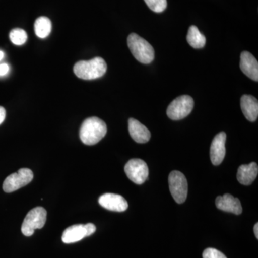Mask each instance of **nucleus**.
<instances>
[{
    "label": "nucleus",
    "mask_w": 258,
    "mask_h": 258,
    "mask_svg": "<svg viewBox=\"0 0 258 258\" xmlns=\"http://www.w3.org/2000/svg\"><path fill=\"white\" fill-rule=\"evenodd\" d=\"M107 133V126L98 117H91L83 121L80 128V139L86 145L98 144Z\"/></svg>",
    "instance_id": "1"
},
{
    "label": "nucleus",
    "mask_w": 258,
    "mask_h": 258,
    "mask_svg": "<svg viewBox=\"0 0 258 258\" xmlns=\"http://www.w3.org/2000/svg\"><path fill=\"white\" fill-rule=\"evenodd\" d=\"M106 71V61L100 57L90 60L79 61L75 64L74 68L75 75L83 80L99 79L104 76Z\"/></svg>",
    "instance_id": "2"
},
{
    "label": "nucleus",
    "mask_w": 258,
    "mask_h": 258,
    "mask_svg": "<svg viewBox=\"0 0 258 258\" xmlns=\"http://www.w3.org/2000/svg\"><path fill=\"white\" fill-rule=\"evenodd\" d=\"M127 43L132 55L139 62L149 64L154 60V50L152 45L137 34H130Z\"/></svg>",
    "instance_id": "3"
},
{
    "label": "nucleus",
    "mask_w": 258,
    "mask_h": 258,
    "mask_svg": "<svg viewBox=\"0 0 258 258\" xmlns=\"http://www.w3.org/2000/svg\"><path fill=\"white\" fill-rule=\"evenodd\" d=\"M47 220V212L42 207H37L28 212L22 225L21 231L27 237L34 234L37 229H41L45 225Z\"/></svg>",
    "instance_id": "4"
},
{
    "label": "nucleus",
    "mask_w": 258,
    "mask_h": 258,
    "mask_svg": "<svg viewBox=\"0 0 258 258\" xmlns=\"http://www.w3.org/2000/svg\"><path fill=\"white\" fill-rule=\"evenodd\" d=\"M193 108V98L191 96L184 95L178 97L171 102L168 106L166 113L171 120H181L190 114Z\"/></svg>",
    "instance_id": "5"
},
{
    "label": "nucleus",
    "mask_w": 258,
    "mask_h": 258,
    "mask_svg": "<svg viewBox=\"0 0 258 258\" xmlns=\"http://www.w3.org/2000/svg\"><path fill=\"white\" fill-rule=\"evenodd\" d=\"M170 192L176 203L182 204L187 198L188 184L186 177L179 171H171L169 176Z\"/></svg>",
    "instance_id": "6"
},
{
    "label": "nucleus",
    "mask_w": 258,
    "mask_h": 258,
    "mask_svg": "<svg viewBox=\"0 0 258 258\" xmlns=\"http://www.w3.org/2000/svg\"><path fill=\"white\" fill-rule=\"evenodd\" d=\"M33 172L28 168H23L16 173L10 174L3 183V190L7 193L13 191L26 186L33 179Z\"/></svg>",
    "instance_id": "7"
},
{
    "label": "nucleus",
    "mask_w": 258,
    "mask_h": 258,
    "mask_svg": "<svg viewBox=\"0 0 258 258\" xmlns=\"http://www.w3.org/2000/svg\"><path fill=\"white\" fill-rule=\"evenodd\" d=\"M124 170L128 179L137 184H144L149 176L147 163L142 159H131L125 164Z\"/></svg>",
    "instance_id": "8"
},
{
    "label": "nucleus",
    "mask_w": 258,
    "mask_h": 258,
    "mask_svg": "<svg viewBox=\"0 0 258 258\" xmlns=\"http://www.w3.org/2000/svg\"><path fill=\"white\" fill-rule=\"evenodd\" d=\"M96 230V226L92 223L72 225L64 230L62 233V240L64 243H74L93 235Z\"/></svg>",
    "instance_id": "9"
},
{
    "label": "nucleus",
    "mask_w": 258,
    "mask_h": 258,
    "mask_svg": "<svg viewBox=\"0 0 258 258\" xmlns=\"http://www.w3.org/2000/svg\"><path fill=\"white\" fill-rule=\"evenodd\" d=\"M98 203L103 208L113 212H124L128 207L125 198L116 194H104L100 197Z\"/></svg>",
    "instance_id": "10"
},
{
    "label": "nucleus",
    "mask_w": 258,
    "mask_h": 258,
    "mask_svg": "<svg viewBox=\"0 0 258 258\" xmlns=\"http://www.w3.org/2000/svg\"><path fill=\"white\" fill-rule=\"evenodd\" d=\"M227 136L225 132H220L215 136L210 147V158L215 166L220 165L225 159V142Z\"/></svg>",
    "instance_id": "11"
},
{
    "label": "nucleus",
    "mask_w": 258,
    "mask_h": 258,
    "mask_svg": "<svg viewBox=\"0 0 258 258\" xmlns=\"http://www.w3.org/2000/svg\"><path fill=\"white\" fill-rule=\"evenodd\" d=\"M240 69L244 75L257 82L258 62L250 52L244 51L240 55Z\"/></svg>",
    "instance_id": "12"
},
{
    "label": "nucleus",
    "mask_w": 258,
    "mask_h": 258,
    "mask_svg": "<svg viewBox=\"0 0 258 258\" xmlns=\"http://www.w3.org/2000/svg\"><path fill=\"white\" fill-rule=\"evenodd\" d=\"M215 204L217 208L222 211L230 212L237 215H240L242 212V205L239 199L234 198L230 194L217 197Z\"/></svg>",
    "instance_id": "13"
},
{
    "label": "nucleus",
    "mask_w": 258,
    "mask_h": 258,
    "mask_svg": "<svg viewBox=\"0 0 258 258\" xmlns=\"http://www.w3.org/2000/svg\"><path fill=\"white\" fill-rule=\"evenodd\" d=\"M128 132L132 138L139 144L147 143L151 138L149 129L134 118H129Z\"/></svg>",
    "instance_id": "14"
},
{
    "label": "nucleus",
    "mask_w": 258,
    "mask_h": 258,
    "mask_svg": "<svg viewBox=\"0 0 258 258\" xmlns=\"http://www.w3.org/2000/svg\"><path fill=\"white\" fill-rule=\"evenodd\" d=\"M241 109L245 118L251 122L255 121L258 116L257 98L249 95H244L240 100Z\"/></svg>",
    "instance_id": "15"
},
{
    "label": "nucleus",
    "mask_w": 258,
    "mask_h": 258,
    "mask_svg": "<svg viewBox=\"0 0 258 258\" xmlns=\"http://www.w3.org/2000/svg\"><path fill=\"white\" fill-rule=\"evenodd\" d=\"M258 174V166L255 162L243 164L237 170V178L239 182L243 185H250L255 180Z\"/></svg>",
    "instance_id": "16"
},
{
    "label": "nucleus",
    "mask_w": 258,
    "mask_h": 258,
    "mask_svg": "<svg viewBox=\"0 0 258 258\" xmlns=\"http://www.w3.org/2000/svg\"><path fill=\"white\" fill-rule=\"evenodd\" d=\"M186 40L190 46L195 49L203 48L206 44V37L195 25H191L188 30Z\"/></svg>",
    "instance_id": "17"
},
{
    "label": "nucleus",
    "mask_w": 258,
    "mask_h": 258,
    "mask_svg": "<svg viewBox=\"0 0 258 258\" xmlns=\"http://www.w3.org/2000/svg\"><path fill=\"white\" fill-rule=\"evenodd\" d=\"M52 30V23L47 17H40L35 20V35L40 38H46Z\"/></svg>",
    "instance_id": "18"
},
{
    "label": "nucleus",
    "mask_w": 258,
    "mask_h": 258,
    "mask_svg": "<svg viewBox=\"0 0 258 258\" xmlns=\"http://www.w3.org/2000/svg\"><path fill=\"white\" fill-rule=\"evenodd\" d=\"M10 39L14 45H23L28 40V35L23 29L15 28L10 32Z\"/></svg>",
    "instance_id": "19"
},
{
    "label": "nucleus",
    "mask_w": 258,
    "mask_h": 258,
    "mask_svg": "<svg viewBox=\"0 0 258 258\" xmlns=\"http://www.w3.org/2000/svg\"><path fill=\"white\" fill-rule=\"evenodd\" d=\"M149 9L154 13H160L164 12L167 7L166 0H144Z\"/></svg>",
    "instance_id": "20"
},
{
    "label": "nucleus",
    "mask_w": 258,
    "mask_h": 258,
    "mask_svg": "<svg viewBox=\"0 0 258 258\" xmlns=\"http://www.w3.org/2000/svg\"><path fill=\"white\" fill-rule=\"evenodd\" d=\"M203 258H227L225 254L215 248H207L203 252Z\"/></svg>",
    "instance_id": "21"
},
{
    "label": "nucleus",
    "mask_w": 258,
    "mask_h": 258,
    "mask_svg": "<svg viewBox=\"0 0 258 258\" xmlns=\"http://www.w3.org/2000/svg\"><path fill=\"white\" fill-rule=\"evenodd\" d=\"M10 71V66L7 63L0 64V76H6Z\"/></svg>",
    "instance_id": "22"
},
{
    "label": "nucleus",
    "mask_w": 258,
    "mask_h": 258,
    "mask_svg": "<svg viewBox=\"0 0 258 258\" xmlns=\"http://www.w3.org/2000/svg\"><path fill=\"white\" fill-rule=\"evenodd\" d=\"M6 117V111L3 107L0 106V125L4 122Z\"/></svg>",
    "instance_id": "23"
},
{
    "label": "nucleus",
    "mask_w": 258,
    "mask_h": 258,
    "mask_svg": "<svg viewBox=\"0 0 258 258\" xmlns=\"http://www.w3.org/2000/svg\"><path fill=\"white\" fill-rule=\"evenodd\" d=\"M254 233L256 238H258V223H256L254 226Z\"/></svg>",
    "instance_id": "24"
},
{
    "label": "nucleus",
    "mask_w": 258,
    "mask_h": 258,
    "mask_svg": "<svg viewBox=\"0 0 258 258\" xmlns=\"http://www.w3.org/2000/svg\"><path fill=\"white\" fill-rule=\"evenodd\" d=\"M5 57V53L3 52V51L0 50V61L3 60Z\"/></svg>",
    "instance_id": "25"
}]
</instances>
